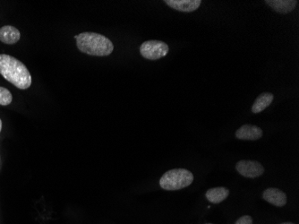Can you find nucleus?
I'll return each instance as SVG.
<instances>
[{
	"label": "nucleus",
	"instance_id": "nucleus-7",
	"mask_svg": "<svg viewBox=\"0 0 299 224\" xmlns=\"http://www.w3.org/2000/svg\"><path fill=\"white\" fill-rule=\"evenodd\" d=\"M171 9L179 12L192 13L197 10L201 6V0H165Z\"/></svg>",
	"mask_w": 299,
	"mask_h": 224
},
{
	"label": "nucleus",
	"instance_id": "nucleus-10",
	"mask_svg": "<svg viewBox=\"0 0 299 224\" xmlns=\"http://www.w3.org/2000/svg\"><path fill=\"white\" fill-rule=\"evenodd\" d=\"M21 33L18 29L11 26L5 25L0 28V41L6 44H15L20 40Z\"/></svg>",
	"mask_w": 299,
	"mask_h": 224
},
{
	"label": "nucleus",
	"instance_id": "nucleus-12",
	"mask_svg": "<svg viewBox=\"0 0 299 224\" xmlns=\"http://www.w3.org/2000/svg\"><path fill=\"white\" fill-rule=\"evenodd\" d=\"M230 196V190L226 188H210L206 192L207 200L211 204H220Z\"/></svg>",
	"mask_w": 299,
	"mask_h": 224
},
{
	"label": "nucleus",
	"instance_id": "nucleus-17",
	"mask_svg": "<svg viewBox=\"0 0 299 224\" xmlns=\"http://www.w3.org/2000/svg\"><path fill=\"white\" fill-rule=\"evenodd\" d=\"M73 38H74V39L77 40V38H78V35H74V37H73Z\"/></svg>",
	"mask_w": 299,
	"mask_h": 224
},
{
	"label": "nucleus",
	"instance_id": "nucleus-2",
	"mask_svg": "<svg viewBox=\"0 0 299 224\" xmlns=\"http://www.w3.org/2000/svg\"><path fill=\"white\" fill-rule=\"evenodd\" d=\"M77 45L82 52L97 57L109 56L114 50L112 41L100 33H80L77 39Z\"/></svg>",
	"mask_w": 299,
	"mask_h": 224
},
{
	"label": "nucleus",
	"instance_id": "nucleus-18",
	"mask_svg": "<svg viewBox=\"0 0 299 224\" xmlns=\"http://www.w3.org/2000/svg\"><path fill=\"white\" fill-rule=\"evenodd\" d=\"M206 224H211V223H206Z\"/></svg>",
	"mask_w": 299,
	"mask_h": 224
},
{
	"label": "nucleus",
	"instance_id": "nucleus-13",
	"mask_svg": "<svg viewBox=\"0 0 299 224\" xmlns=\"http://www.w3.org/2000/svg\"><path fill=\"white\" fill-rule=\"evenodd\" d=\"M13 101V95L9 90L4 87H0V105L7 106Z\"/></svg>",
	"mask_w": 299,
	"mask_h": 224
},
{
	"label": "nucleus",
	"instance_id": "nucleus-15",
	"mask_svg": "<svg viewBox=\"0 0 299 224\" xmlns=\"http://www.w3.org/2000/svg\"><path fill=\"white\" fill-rule=\"evenodd\" d=\"M1 129H2V120L0 119V132H1Z\"/></svg>",
	"mask_w": 299,
	"mask_h": 224
},
{
	"label": "nucleus",
	"instance_id": "nucleus-16",
	"mask_svg": "<svg viewBox=\"0 0 299 224\" xmlns=\"http://www.w3.org/2000/svg\"><path fill=\"white\" fill-rule=\"evenodd\" d=\"M280 224H295V223H292V222H283V223H280Z\"/></svg>",
	"mask_w": 299,
	"mask_h": 224
},
{
	"label": "nucleus",
	"instance_id": "nucleus-9",
	"mask_svg": "<svg viewBox=\"0 0 299 224\" xmlns=\"http://www.w3.org/2000/svg\"><path fill=\"white\" fill-rule=\"evenodd\" d=\"M265 3L276 12L285 15L292 12L298 2L296 0H266Z\"/></svg>",
	"mask_w": 299,
	"mask_h": 224
},
{
	"label": "nucleus",
	"instance_id": "nucleus-6",
	"mask_svg": "<svg viewBox=\"0 0 299 224\" xmlns=\"http://www.w3.org/2000/svg\"><path fill=\"white\" fill-rule=\"evenodd\" d=\"M263 198L277 207H282L287 204V195L278 188H267L263 193Z\"/></svg>",
	"mask_w": 299,
	"mask_h": 224
},
{
	"label": "nucleus",
	"instance_id": "nucleus-8",
	"mask_svg": "<svg viewBox=\"0 0 299 224\" xmlns=\"http://www.w3.org/2000/svg\"><path fill=\"white\" fill-rule=\"evenodd\" d=\"M263 136V130L254 125H243L236 132V137L239 140L255 141Z\"/></svg>",
	"mask_w": 299,
	"mask_h": 224
},
{
	"label": "nucleus",
	"instance_id": "nucleus-4",
	"mask_svg": "<svg viewBox=\"0 0 299 224\" xmlns=\"http://www.w3.org/2000/svg\"><path fill=\"white\" fill-rule=\"evenodd\" d=\"M169 49V46L165 42L153 40L145 41L141 45L140 53L146 59L158 60L166 56Z\"/></svg>",
	"mask_w": 299,
	"mask_h": 224
},
{
	"label": "nucleus",
	"instance_id": "nucleus-5",
	"mask_svg": "<svg viewBox=\"0 0 299 224\" xmlns=\"http://www.w3.org/2000/svg\"><path fill=\"white\" fill-rule=\"evenodd\" d=\"M236 169L239 171L240 175L249 179L258 178L264 173V168L263 165L256 161H247V160L239 161L236 165Z\"/></svg>",
	"mask_w": 299,
	"mask_h": 224
},
{
	"label": "nucleus",
	"instance_id": "nucleus-3",
	"mask_svg": "<svg viewBox=\"0 0 299 224\" xmlns=\"http://www.w3.org/2000/svg\"><path fill=\"white\" fill-rule=\"evenodd\" d=\"M194 181V175L186 169H173L167 171L160 179V186L168 191L187 188Z\"/></svg>",
	"mask_w": 299,
	"mask_h": 224
},
{
	"label": "nucleus",
	"instance_id": "nucleus-1",
	"mask_svg": "<svg viewBox=\"0 0 299 224\" xmlns=\"http://www.w3.org/2000/svg\"><path fill=\"white\" fill-rule=\"evenodd\" d=\"M0 74L18 89H28L32 76L24 63L7 54L0 55Z\"/></svg>",
	"mask_w": 299,
	"mask_h": 224
},
{
	"label": "nucleus",
	"instance_id": "nucleus-14",
	"mask_svg": "<svg viewBox=\"0 0 299 224\" xmlns=\"http://www.w3.org/2000/svg\"><path fill=\"white\" fill-rule=\"evenodd\" d=\"M235 224H253V218L249 215H244L240 217Z\"/></svg>",
	"mask_w": 299,
	"mask_h": 224
},
{
	"label": "nucleus",
	"instance_id": "nucleus-11",
	"mask_svg": "<svg viewBox=\"0 0 299 224\" xmlns=\"http://www.w3.org/2000/svg\"><path fill=\"white\" fill-rule=\"evenodd\" d=\"M273 99H274V95L271 93H263L260 94L254 102V105L252 107V112L255 114L262 112L263 110L271 105L273 102Z\"/></svg>",
	"mask_w": 299,
	"mask_h": 224
}]
</instances>
